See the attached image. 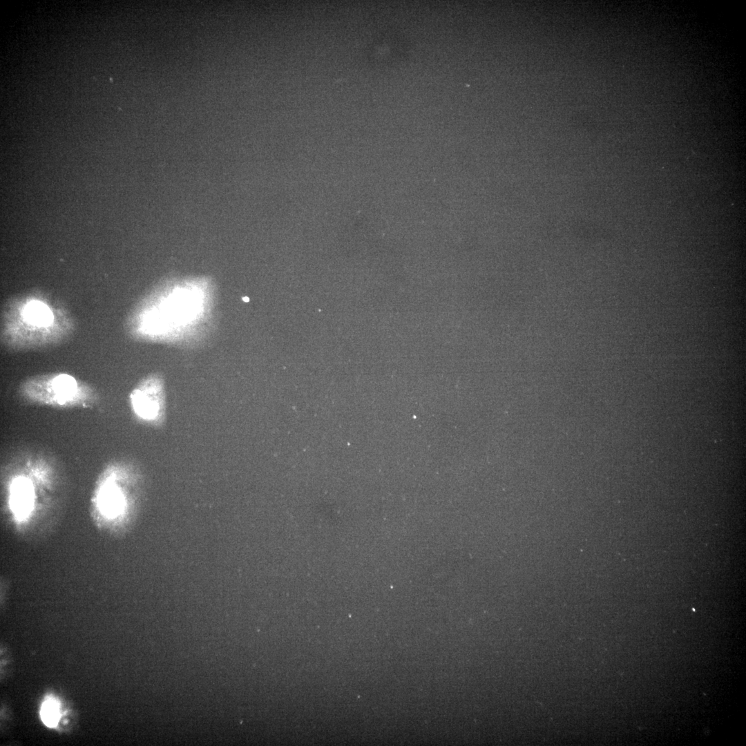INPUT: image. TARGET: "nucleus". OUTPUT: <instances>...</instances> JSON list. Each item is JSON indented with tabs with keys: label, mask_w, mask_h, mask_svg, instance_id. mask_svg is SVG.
<instances>
[{
	"label": "nucleus",
	"mask_w": 746,
	"mask_h": 746,
	"mask_svg": "<svg viewBox=\"0 0 746 746\" xmlns=\"http://www.w3.org/2000/svg\"><path fill=\"white\" fill-rule=\"evenodd\" d=\"M206 283L190 280L169 288L143 314V332L169 338L198 325L209 313V297L204 289Z\"/></svg>",
	"instance_id": "obj_1"
},
{
	"label": "nucleus",
	"mask_w": 746,
	"mask_h": 746,
	"mask_svg": "<svg viewBox=\"0 0 746 746\" xmlns=\"http://www.w3.org/2000/svg\"><path fill=\"white\" fill-rule=\"evenodd\" d=\"M160 387L157 380L146 382L131 396L135 412L144 419L156 418L160 410Z\"/></svg>",
	"instance_id": "obj_2"
},
{
	"label": "nucleus",
	"mask_w": 746,
	"mask_h": 746,
	"mask_svg": "<svg viewBox=\"0 0 746 746\" xmlns=\"http://www.w3.org/2000/svg\"><path fill=\"white\" fill-rule=\"evenodd\" d=\"M23 321L31 326L46 328L53 321L52 311L46 304L39 300L28 302L22 310Z\"/></svg>",
	"instance_id": "obj_3"
},
{
	"label": "nucleus",
	"mask_w": 746,
	"mask_h": 746,
	"mask_svg": "<svg viewBox=\"0 0 746 746\" xmlns=\"http://www.w3.org/2000/svg\"><path fill=\"white\" fill-rule=\"evenodd\" d=\"M32 492L30 484L23 479L17 480L12 486L11 506L19 518H23L31 508Z\"/></svg>",
	"instance_id": "obj_4"
},
{
	"label": "nucleus",
	"mask_w": 746,
	"mask_h": 746,
	"mask_svg": "<svg viewBox=\"0 0 746 746\" xmlns=\"http://www.w3.org/2000/svg\"><path fill=\"white\" fill-rule=\"evenodd\" d=\"M98 502L103 513L108 517L117 515L122 507V497L117 488L111 482L102 488Z\"/></svg>",
	"instance_id": "obj_5"
},
{
	"label": "nucleus",
	"mask_w": 746,
	"mask_h": 746,
	"mask_svg": "<svg viewBox=\"0 0 746 746\" xmlns=\"http://www.w3.org/2000/svg\"><path fill=\"white\" fill-rule=\"evenodd\" d=\"M51 386L52 391L54 392L56 399L59 403L68 401L73 398L77 390L75 380L66 374L55 376L52 381Z\"/></svg>",
	"instance_id": "obj_6"
},
{
	"label": "nucleus",
	"mask_w": 746,
	"mask_h": 746,
	"mask_svg": "<svg viewBox=\"0 0 746 746\" xmlns=\"http://www.w3.org/2000/svg\"><path fill=\"white\" fill-rule=\"evenodd\" d=\"M40 714L46 725L50 727H55L60 717L57 702L52 699L46 700L41 706Z\"/></svg>",
	"instance_id": "obj_7"
}]
</instances>
